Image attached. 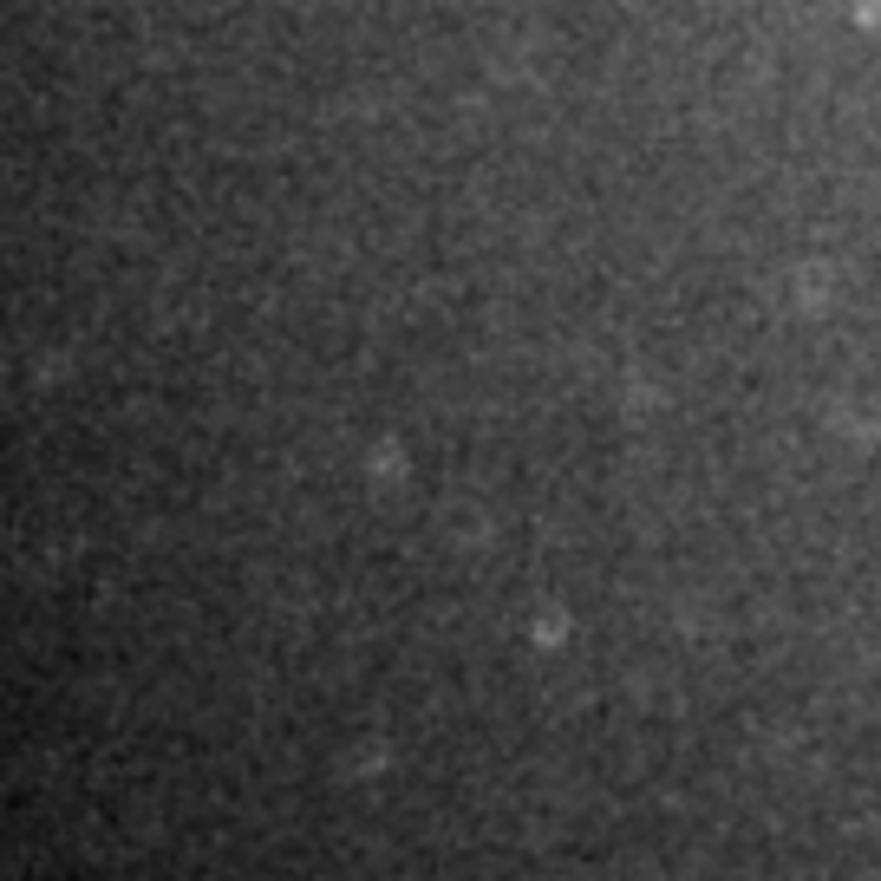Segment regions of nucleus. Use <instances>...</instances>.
<instances>
[{
	"instance_id": "f257e3e1",
	"label": "nucleus",
	"mask_w": 881,
	"mask_h": 881,
	"mask_svg": "<svg viewBox=\"0 0 881 881\" xmlns=\"http://www.w3.org/2000/svg\"><path fill=\"white\" fill-rule=\"evenodd\" d=\"M855 27H881V0H855Z\"/></svg>"
}]
</instances>
